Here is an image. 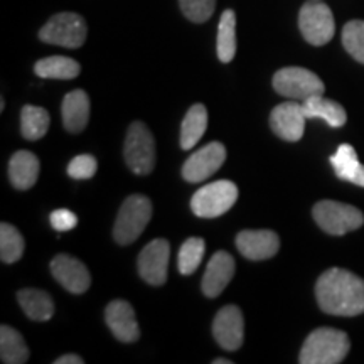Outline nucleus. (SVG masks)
Returning <instances> with one entry per match:
<instances>
[{
  "instance_id": "obj_17",
  "label": "nucleus",
  "mask_w": 364,
  "mask_h": 364,
  "mask_svg": "<svg viewBox=\"0 0 364 364\" xmlns=\"http://www.w3.org/2000/svg\"><path fill=\"white\" fill-rule=\"evenodd\" d=\"M235 268V260L230 253L216 252L213 255L203 277L204 295L209 299L218 297L233 279Z\"/></svg>"
},
{
  "instance_id": "obj_29",
  "label": "nucleus",
  "mask_w": 364,
  "mask_h": 364,
  "mask_svg": "<svg viewBox=\"0 0 364 364\" xmlns=\"http://www.w3.org/2000/svg\"><path fill=\"white\" fill-rule=\"evenodd\" d=\"M204 250H206V243L201 238H189L182 243L179 250V258H177V265H179V272L182 275H193L201 265Z\"/></svg>"
},
{
  "instance_id": "obj_12",
  "label": "nucleus",
  "mask_w": 364,
  "mask_h": 364,
  "mask_svg": "<svg viewBox=\"0 0 364 364\" xmlns=\"http://www.w3.org/2000/svg\"><path fill=\"white\" fill-rule=\"evenodd\" d=\"M306 113L299 102H285L275 107L270 115V127L273 134L287 142H297L306 130Z\"/></svg>"
},
{
  "instance_id": "obj_2",
  "label": "nucleus",
  "mask_w": 364,
  "mask_h": 364,
  "mask_svg": "<svg viewBox=\"0 0 364 364\" xmlns=\"http://www.w3.org/2000/svg\"><path fill=\"white\" fill-rule=\"evenodd\" d=\"M349 348L351 344L346 332L332 327H321L309 334L299 361L302 364H338L348 356Z\"/></svg>"
},
{
  "instance_id": "obj_21",
  "label": "nucleus",
  "mask_w": 364,
  "mask_h": 364,
  "mask_svg": "<svg viewBox=\"0 0 364 364\" xmlns=\"http://www.w3.org/2000/svg\"><path fill=\"white\" fill-rule=\"evenodd\" d=\"M302 107L307 118H322L332 129H339L348 122V113H346L343 105L334 102V100H327L322 95L304 100Z\"/></svg>"
},
{
  "instance_id": "obj_32",
  "label": "nucleus",
  "mask_w": 364,
  "mask_h": 364,
  "mask_svg": "<svg viewBox=\"0 0 364 364\" xmlns=\"http://www.w3.org/2000/svg\"><path fill=\"white\" fill-rule=\"evenodd\" d=\"M98 162L93 156H88V154H83V156H76L68 166V174L73 179L76 181H85L91 179L95 174H97Z\"/></svg>"
},
{
  "instance_id": "obj_8",
  "label": "nucleus",
  "mask_w": 364,
  "mask_h": 364,
  "mask_svg": "<svg viewBox=\"0 0 364 364\" xmlns=\"http://www.w3.org/2000/svg\"><path fill=\"white\" fill-rule=\"evenodd\" d=\"M273 88L279 95L290 100H307L316 95H324L326 86L316 73L306 68L290 66L279 70L273 76Z\"/></svg>"
},
{
  "instance_id": "obj_15",
  "label": "nucleus",
  "mask_w": 364,
  "mask_h": 364,
  "mask_svg": "<svg viewBox=\"0 0 364 364\" xmlns=\"http://www.w3.org/2000/svg\"><path fill=\"white\" fill-rule=\"evenodd\" d=\"M105 322L120 343L130 344L140 338V327L136 322L135 311L125 300H113L108 304L105 309Z\"/></svg>"
},
{
  "instance_id": "obj_19",
  "label": "nucleus",
  "mask_w": 364,
  "mask_h": 364,
  "mask_svg": "<svg viewBox=\"0 0 364 364\" xmlns=\"http://www.w3.org/2000/svg\"><path fill=\"white\" fill-rule=\"evenodd\" d=\"M9 177L16 189H31L38 182L39 161L29 150H19L9 162Z\"/></svg>"
},
{
  "instance_id": "obj_20",
  "label": "nucleus",
  "mask_w": 364,
  "mask_h": 364,
  "mask_svg": "<svg viewBox=\"0 0 364 364\" xmlns=\"http://www.w3.org/2000/svg\"><path fill=\"white\" fill-rule=\"evenodd\" d=\"M331 166L334 167L336 176L339 179L364 188V166L359 162L353 145H339L334 156H331Z\"/></svg>"
},
{
  "instance_id": "obj_27",
  "label": "nucleus",
  "mask_w": 364,
  "mask_h": 364,
  "mask_svg": "<svg viewBox=\"0 0 364 364\" xmlns=\"http://www.w3.org/2000/svg\"><path fill=\"white\" fill-rule=\"evenodd\" d=\"M49 113L41 107L34 105H26L21 112V130L24 139L39 140L48 134L49 129Z\"/></svg>"
},
{
  "instance_id": "obj_5",
  "label": "nucleus",
  "mask_w": 364,
  "mask_h": 364,
  "mask_svg": "<svg viewBox=\"0 0 364 364\" xmlns=\"http://www.w3.org/2000/svg\"><path fill=\"white\" fill-rule=\"evenodd\" d=\"M238 201V188L231 181H216L203 186L191 199V209L199 218H218L230 211Z\"/></svg>"
},
{
  "instance_id": "obj_26",
  "label": "nucleus",
  "mask_w": 364,
  "mask_h": 364,
  "mask_svg": "<svg viewBox=\"0 0 364 364\" xmlns=\"http://www.w3.org/2000/svg\"><path fill=\"white\" fill-rule=\"evenodd\" d=\"M216 51L221 63H231L236 54V14L228 9L221 14L218 26Z\"/></svg>"
},
{
  "instance_id": "obj_34",
  "label": "nucleus",
  "mask_w": 364,
  "mask_h": 364,
  "mask_svg": "<svg viewBox=\"0 0 364 364\" xmlns=\"http://www.w3.org/2000/svg\"><path fill=\"white\" fill-rule=\"evenodd\" d=\"M85 361L81 359L80 356H76V354H65V356L58 358L54 364H83Z\"/></svg>"
},
{
  "instance_id": "obj_7",
  "label": "nucleus",
  "mask_w": 364,
  "mask_h": 364,
  "mask_svg": "<svg viewBox=\"0 0 364 364\" xmlns=\"http://www.w3.org/2000/svg\"><path fill=\"white\" fill-rule=\"evenodd\" d=\"M124 156L135 174H150L156 166V140L142 122H134L127 132Z\"/></svg>"
},
{
  "instance_id": "obj_14",
  "label": "nucleus",
  "mask_w": 364,
  "mask_h": 364,
  "mask_svg": "<svg viewBox=\"0 0 364 364\" xmlns=\"http://www.w3.org/2000/svg\"><path fill=\"white\" fill-rule=\"evenodd\" d=\"M236 248L248 260H268L279 253L280 238L270 230H245L236 236Z\"/></svg>"
},
{
  "instance_id": "obj_24",
  "label": "nucleus",
  "mask_w": 364,
  "mask_h": 364,
  "mask_svg": "<svg viewBox=\"0 0 364 364\" xmlns=\"http://www.w3.org/2000/svg\"><path fill=\"white\" fill-rule=\"evenodd\" d=\"M39 78L48 80H75L78 78L81 66L75 59L66 56H49L39 59L34 66Z\"/></svg>"
},
{
  "instance_id": "obj_4",
  "label": "nucleus",
  "mask_w": 364,
  "mask_h": 364,
  "mask_svg": "<svg viewBox=\"0 0 364 364\" xmlns=\"http://www.w3.org/2000/svg\"><path fill=\"white\" fill-rule=\"evenodd\" d=\"M88 26L80 14L61 12L53 16L39 31V39L46 44L61 46L68 49H78L85 44Z\"/></svg>"
},
{
  "instance_id": "obj_33",
  "label": "nucleus",
  "mask_w": 364,
  "mask_h": 364,
  "mask_svg": "<svg viewBox=\"0 0 364 364\" xmlns=\"http://www.w3.org/2000/svg\"><path fill=\"white\" fill-rule=\"evenodd\" d=\"M49 221H51V226L54 230L63 233V231H71L73 228H76V225H78V216L70 211V209H56L49 216Z\"/></svg>"
},
{
  "instance_id": "obj_23",
  "label": "nucleus",
  "mask_w": 364,
  "mask_h": 364,
  "mask_svg": "<svg viewBox=\"0 0 364 364\" xmlns=\"http://www.w3.org/2000/svg\"><path fill=\"white\" fill-rule=\"evenodd\" d=\"M22 311L33 321H49L54 314V302L51 295L38 289H24L17 294Z\"/></svg>"
},
{
  "instance_id": "obj_3",
  "label": "nucleus",
  "mask_w": 364,
  "mask_h": 364,
  "mask_svg": "<svg viewBox=\"0 0 364 364\" xmlns=\"http://www.w3.org/2000/svg\"><path fill=\"white\" fill-rule=\"evenodd\" d=\"M150 218H152V203L142 194L129 196L118 211L113 236L118 245H130L144 233Z\"/></svg>"
},
{
  "instance_id": "obj_18",
  "label": "nucleus",
  "mask_w": 364,
  "mask_h": 364,
  "mask_svg": "<svg viewBox=\"0 0 364 364\" xmlns=\"http://www.w3.org/2000/svg\"><path fill=\"white\" fill-rule=\"evenodd\" d=\"M61 115L65 129L71 134H78L88 125L90 120V98L83 90L68 93L61 105Z\"/></svg>"
},
{
  "instance_id": "obj_6",
  "label": "nucleus",
  "mask_w": 364,
  "mask_h": 364,
  "mask_svg": "<svg viewBox=\"0 0 364 364\" xmlns=\"http://www.w3.org/2000/svg\"><path fill=\"white\" fill-rule=\"evenodd\" d=\"M314 220L327 235L341 236L359 230L364 225V216L358 208L338 201H321L312 209Z\"/></svg>"
},
{
  "instance_id": "obj_10",
  "label": "nucleus",
  "mask_w": 364,
  "mask_h": 364,
  "mask_svg": "<svg viewBox=\"0 0 364 364\" xmlns=\"http://www.w3.org/2000/svg\"><path fill=\"white\" fill-rule=\"evenodd\" d=\"M226 161V149L220 142H211L196 150L182 166V177L188 182H203L211 177Z\"/></svg>"
},
{
  "instance_id": "obj_30",
  "label": "nucleus",
  "mask_w": 364,
  "mask_h": 364,
  "mask_svg": "<svg viewBox=\"0 0 364 364\" xmlns=\"http://www.w3.org/2000/svg\"><path fill=\"white\" fill-rule=\"evenodd\" d=\"M343 46L358 63L364 65V21H349L344 26Z\"/></svg>"
},
{
  "instance_id": "obj_16",
  "label": "nucleus",
  "mask_w": 364,
  "mask_h": 364,
  "mask_svg": "<svg viewBox=\"0 0 364 364\" xmlns=\"http://www.w3.org/2000/svg\"><path fill=\"white\" fill-rule=\"evenodd\" d=\"M51 273L54 279L71 294H83L91 285L88 268L70 255H58L51 262Z\"/></svg>"
},
{
  "instance_id": "obj_13",
  "label": "nucleus",
  "mask_w": 364,
  "mask_h": 364,
  "mask_svg": "<svg viewBox=\"0 0 364 364\" xmlns=\"http://www.w3.org/2000/svg\"><path fill=\"white\" fill-rule=\"evenodd\" d=\"M213 336L226 351H238L243 344L245 318L236 306H226L216 314L213 322Z\"/></svg>"
},
{
  "instance_id": "obj_25",
  "label": "nucleus",
  "mask_w": 364,
  "mask_h": 364,
  "mask_svg": "<svg viewBox=\"0 0 364 364\" xmlns=\"http://www.w3.org/2000/svg\"><path fill=\"white\" fill-rule=\"evenodd\" d=\"M0 358L6 364H24L29 359L26 341L14 327H0Z\"/></svg>"
},
{
  "instance_id": "obj_28",
  "label": "nucleus",
  "mask_w": 364,
  "mask_h": 364,
  "mask_svg": "<svg viewBox=\"0 0 364 364\" xmlns=\"http://www.w3.org/2000/svg\"><path fill=\"white\" fill-rule=\"evenodd\" d=\"M24 238L16 226L2 223L0 225V258L4 263L19 262L24 255Z\"/></svg>"
},
{
  "instance_id": "obj_11",
  "label": "nucleus",
  "mask_w": 364,
  "mask_h": 364,
  "mask_svg": "<svg viewBox=\"0 0 364 364\" xmlns=\"http://www.w3.org/2000/svg\"><path fill=\"white\" fill-rule=\"evenodd\" d=\"M171 245L169 241L159 238L150 241L139 255V273L147 284L159 287L167 280Z\"/></svg>"
},
{
  "instance_id": "obj_31",
  "label": "nucleus",
  "mask_w": 364,
  "mask_h": 364,
  "mask_svg": "<svg viewBox=\"0 0 364 364\" xmlns=\"http://www.w3.org/2000/svg\"><path fill=\"white\" fill-rule=\"evenodd\" d=\"M181 11L191 22L203 24L215 14L216 0H179Z\"/></svg>"
},
{
  "instance_id": "obj_35",
  "label": "nucleus",
  "mask_w": 364,
  "mask_h": 364,
  "mask_svg": "<svg viewBox=\"0 0 364 364\" xmlns=\"http://www.w3.org/2000/svg\"><path fill=\"white\" fill-rule=\"evenodd\" d=\"M233 361H230V359H215L213 364H231Z\"/></svg>"
},
{
  "instance_id": "obj_22",
  "label": "nucleus",
  "mask_w": 364,
  "mask_h": 364,
  "mask_svg": "<svg viewBox=\"0 0 364 364\" xmlns=\"http://www.w3.org/2000/svg\"><path fill=\"white\" fill-rule=\"evenodd\" d=\"M208 129V110L201 103L194 105L186 113V118L181 125V147L191 150L201 140Z\"/></svg>"
},
{
  "instance_id": "obj_9",
  "label": "nucleus",
  "mask_w": 364,
  "mask_h": 364,
  "mask_svg": "<svg viewBox=\"0 0 364 364\" xmlns=\"http://www.w3.org/2000/svg\"><path fill=\"white\" fill-rule=\"evenodd\" d=\"M299 27L304 39L312 46H324L334 38L336 24L329 6L321 0H309L300 9Z\"/></svg>"
},
{
  "instance_id": "obj_1",
  "label": "nucleus",
  "mask_w": 364,
  "mask_h": 364,
  "mask_svg": "<svg viewBox=\"0 0 364 364\" xmlns=\"http://www.w3.org/2000/svg\"><path fill=\"white\" fill-rule=\"evenodd\" d=\"M318 307L326 314L354 317L364 314V280L343 268H331L316 284Z\"/></svg>"
}]
</instances>
